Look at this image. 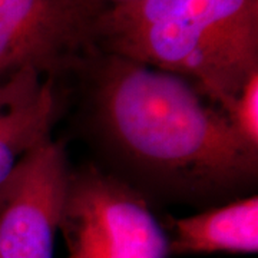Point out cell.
Segmentation results:
<instances>
[{"mask_svg": "<svg viewBox=\"0 0 258 258\" xmlns=\"http://www.w3.org/2000/svg\"><path fill=\"white\" fill-rule=\"evenodd\" d=\"M225 116L237 135L249 148L258 151V72L242 86Z\"/></svg>", "mask_w": 258, "mask_h": 258, "instance_id": "ba28073f", "label": "cell"}, {"mask_svg": "<svg viewBox=\"0 0 258 258\" xmlns=\"http://www.w3.org/2000/svg\"><path fill=\"white\" fill-rule=\"evenodd\" d=\"M165 225L171 257L212 252L257 254L258 197L235 198L224 205Z\"/></svg>", "mask_w": 258, "mask_h": 258, "instance_id": "8992f818", "label": "cell"}, {"mask_svg": "<svg viewBox=\"0 0 258 258\" xmlns=\"http://www.w3.org/2000/svg\"><path fill=\"white\" fill-rule=\"evenodd\" d=\"M66 105L63 83L46 78L36 91L0 108V185L29 151L52 138Z\"/></svg>", "mask_w": 258, "mask_h": 258, "instance_id": "52a82bcc", "label": "cell"}, {"mask_svg": "<svg viewBox=\"0 0 258 258\" xmlns=\"http://www.w3.org/2000/svg\"><path fill=\"white\" fill-rule=\"evenodd\" d=\"M74 76L89 138L147 197L208 204L255 186L258 151L188 79L99 49Z\"/></svg>", "mask_w": 258, "mask_h": 258, "instance_id": "6da1fadb", "label": "cell"}, {"mask_svg": "<svg viewBox=\"0 0 258 258\" xmlns=\"http://www.w3.org/2000/svg\"><path fill=\"white\" fill-rule=\"evenodd\" d=\"M71 168L66 144L53 138L19 161L0 185V258H53Z\"/></svg>", "mask_w": 258, "mask_h": 258, "instance_id": "5b68a950", "label": "cell"}, {"mask_svg": "<svg viewBox=\"0 0 258 258\" xmlns=\"http://www.w3.org/2000/svg\"><path fill=\"white\" fill-rule=\"evenodd\" d=\"M102 52L192 82L224 113L258 72V0H139L95 23Z\"/></svg>", "mask_w": 258, "mask_h": 258, "instance_id": "7a4b0ae2", "label": "cell"}, {"mask_svg": "<svg viewBox=\"0 0 258 258\" xmlns=\"http://www.w3.org/2000/svg\"><path fill=\"white\" fill-rule=\"evenodd\" d=\"M57 231L68 258H171L149 197L93 162L71 168Z\"/></svg>", "mask_w": 258, "mask_h": 258, "instance_id": "277c9868", "label": "cell"}, {"mask_svg": "<svg viewBox=\"0 0 258 258\" xmlns=\"http://www.w3.org/2000/svg\"><path fill=\"white\" fill-rule=\"evenodd\" d=\"M95 0H0V108L63 82L95 52Z\"/></svg>", "mask_w": 258, "mask_h": 258, "instance_id": "3957f363", "label": "cell"}, {"mask_svg": "<svg viewBox=\"0 0 258 258\" xmlns=\"http://www.w3.org/2000/svg\"><path fill=\"white\" fill-rule=\"evenodd\" d=\"M96 3H99L102 8L108 9V8H115V6H122V5H129V3H135L139 0H95Z\"/></svg>", "mask_w": 258, "mask_h": 258, "instance_id": "9c48e42d", "label": "cell"}]
</instances>
